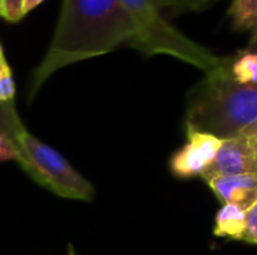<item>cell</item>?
Instances as JSON below:
<instances>
[{"mask_svg": "<svg viewBox=\"0 0 257 255\" xmlns=\"http://www.w3.org/2000/svg\"><path fill=\"white\" fill-rule=\"evenodd\" d=\"M44 2L45 0H24V15H27L30 11H33L35 8H38Z\"/></svg>", "mask_w": 257, "mask_h": 255, "instance_id": "obj_17", "label": "cell"}, {"mask_svg": "<svg viewBox=\"0 0 257 255\" xmlns=\"http://www.w3.org/2000/svg\"><path fill=\"white\" fill-rule=\"evenodd\" d=\"M239 174H257V141L242 132L221 141L215 159L200 177L209 182L215 177Z\"/></svg>", "mask_w": 257, "mask_h": 255, "instance_id": "obj_5", "label": "cell"}, {"mask_svg": "<svg viewBox=\"0 0 257 255\" xmlns=\"http://www.w3.org/2000/svg\"><path fill=\"white\" fill-rule=\"evenodd\" d=\"M0 17L11 24L20 23L24 17V0H0Z\"/></svg>", "mask_w": 257, "mask_h": 255, "instance_id": "obj_13", "label": "cell"}, {"mask_svg": "<svg viewBox=\"0 0 257 255\" xmlns=\"http://www.w3.org/2000/svg\"><path fill=\"white\" fill-rule=\"evenodd\" d=\"M230 74L241 84H257V53L241 51L230 62Z\"/></svg>", "mask_w": 257, "mask_h": 255, "instance_id": "obj_10", "label": "cell"}, {"mask_svg": "<svg viewBox=\"0 0 257 255\" xmlns=\"http://www.w3.org/2000/svg\"><path fill=\"white\" fill-rule=\"evenodd\" d=\"M232 26L238 32H257V0H233L229 8Z\"/></svg>", "mask_w": 257, "mask_h": 255, "instance_id": "obj_9", "label": "cell"}, {"mask_svg": "<svg viewBox=\"0 0 257 255\" xmlns=\"http://www.w3.org/2000/svg\"><path fill=\"white\" fill-rule=\"evenodd\" d=\"M256 120L257 84L238 83L230 66L208 74L188 92L185 129L229 140Z\"/></svg>", "mask_w": 257, "mask_h": 255, "instance_id": "obj_2", "label": "cell"}, {"mask_svg": "<svg viewBox=\"0 0 257 255\" xmlns=\"http://www.w3.org/2000/svg\"><path fill=\"white\" fill-rule=\"evenodd\" d=\"M217 0H164V5H173L181 11H203Z\"/></svg>", "mask_w": 257, "mask_h": 255, "instance_id": "obj_15", "label": "cell"}, {"mask_svg": "<svg viewBox=\"0 0 257 255\" xmlns=\"http://www.w3.org/2000/svg\"><path fill=\"white\" fill-rule=\"evenodd\" d=\"M187 143L170 158V171L178 179H193L202 176L212 164L221 146L220 138L200 131L185 129Z\"/></svg>", "mask_w": 257, "mask_h": 255, "instance_id": "obj_6", "label": "cell"}, {"mask_svg": "<svg viewBox=\"0 0 257 255\" xmlns=\"http://www.w3.org/2000/svg\"><path fill=\"white\" fill-rule=\"evenodd\" d=\"M134 24L120 0H63L50 47L30 81V99L59 69L104 56L122 45L133 48Z\"/></svg>", "mask_w": 257, "mask_h": 255, "instance_id": "obj_1", "label": "cell"}, {"mask_svg": "<svg viewBox=\"0 0 257 255\" xmlns=\"http://www.w3.org/2000/svg\"><path fill=\"white\" fill-rule=\"evenodd\" d=\"M134 24L133 48L146 54H164L202 69L206 75L230 66L232 59L218 57L179 32L163 14L164 0H120Z\"/></svg>", "mask_w": 257, "mask_h": 255, "instance_id": "obj_3", "label": "cell"}, {"mask_svg": "<svg viewBox=\"0 0 257 255\" xmlns=\"http://www.w3.org/2000/svg\"><path fill=\"white\" fill-rule=\"evenodd\" d=\"M27 129L21 123L14 102L0 101V134L11 138L14 143L26 132Z\"/></svg>", "mask_w": 257, "mask_h": 255, "instance_id": "obj_11", "label": "cell"}, {"mask_svg": "<svg viewBox=\"0 0 257 255\" xmlns=\"http://www.w3.org/2000/svg\"><path fill=\"white\" fill-rule=\"evenodd\" d=\"M68 255H74V251L71 249V246H69V252H68Z\"/></svg>", "mask_w": 257, "mask_h": 255, "instance_id": "obj_20", "label": "cell"}, {"mask_svg": "<svg viewBox=\"0 0 257 255\" xmlns=\"http://www.w3.org/2000/svg\"><path fill=\"white\" fill-rule=\"evenodd\" d=\"M15 98V81L12 77L11 66L6 60L3 47L0 44V101L14 102Z\"/></svg>", "mask_w": 257, "mask_h": 255, "instance_id": "obj_12", "label": "cell"}, {"mask_svg": "<svg viewBox=\"0 0 257 255\" xmlns=\"http://www.w3.org/2000/svg\"><path fill=\"white\" fill-rule=\"evenodd\" d=\"M242 134H247V135L253 137V138L257 141V120L254 122V123H251L250 126H247V128L242 131Z\"/></svg>", "mask_w": 257, "mask_h": 255, "instance_id": "obj_18", "label": "cell"}, {"mask_svg": "<svg viewBox=\"0 0 257 255\" xmlns=\"http://www.w3.org/2000/svg\"><path fill=\"white\" fill-rule=\"evenodd\" d=\"M224 204H233L245 213L257 203V174L221 176L206 182Z\"/></svg>", "mask_w": 257, "mask_h": 255, "instance_id": "obj_7", "label": "cell"}, {"mask_svg": "<svg viewBox=\"0 0 257 255\" xmlns=\"http://www.w3.org/2000/svg\"><path fill=\"white\" fill-rule=\"evenodd\" d=\"M18 159V150L15 143L0 134V162L6 161H17Z\"/></svg>", "mask_w": 257, "mask_h": 255, "instance_id": "obj_16", "label": "cell"}, {"mask_svg": "<svg viewBox=\"0 0 257 255\" xmlns=\"http://www.w3.org/2000/svg\"><path fill=\"white\" fill-rule=\"evenodd\" d=\"M17 162L39 185L53 194L80 201H92L95 189L57 150L42 143L27 131L15 143Z\"/></svg>", "mask_w": 257, "mask_h": 255, "instance_id": "obj_4", "label": "cell"}, {"mask_svg": "<svg viewBox=\"0 0 257 255\" xmlns=\"http://www.w3.org/2000/svg\"><path fill=\"white\" fill-rule=\"evenodd\" d=\"M245 50L257 53V32H254V33H253V38H251V41H250V44H248V47H247Z\"/></svg>", "mask_w": 257, "mask_h": 255, "instance_id": "obj_19", "label": "cell"}, {"mask_svg": "<svg viewBox=\"0 0 257 255\" xmlns=\"http://www.w3.org/2000/svg\"><path fill=\"white\" fill-rule=\"evenodd\" d=\"M245 231V212L233 204H224L215 215L214 234L241 240Z\"/></svg>", "mask_w": 257, "mask_h": 255, "instance_id": "obj_8", "label": "cell"}, {"mask_svg": "<svg viewBox=\"0 0 257 255\" xmlns=\"http://www.w3.org/2000/svg\"><path fill=\"white\" fill-rule=\"evenodd\" d=\"M241 242L257 245V203L245 213V231Z\"/></svg>", "mask_w": 257, "mask_h": 255, "instance_id": "obj_14", "label": "cell"}]
</instances>
